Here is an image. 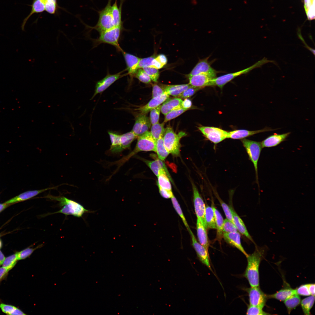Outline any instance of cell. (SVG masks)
I'll return each instance as SVG.
<instances>
[{"instance_id": "cell-30", "label": "cell", "mask_w": 315, "mask_h": 315, "mask_svg": "<svg viewBox=\"0 0 315 315\" xmlns=\"http://www.w3.org/2000/svg\"><path fill=\"white\" fill-rule=\"evenodd\" d=\"M191 85L188 84L165 85L163 88L165 92L170 96L176 97H178L185 90Z\"/></svg>"}, {"instance_id": "cell-43", "label": "cell", "mask_w": 315, "mask_h": 315, "mask_svg": "<svg viewBox=\"0 0 315 315\" xmlns=\"http://www.w3.org/2000/svg\"><path fill=\"white\" fill-rule=\"evenodd\" d=\"M187 110L181 107L169 112L165 116L163 123H165L173 119L182 114Z\"/></svg>"}, {"instance_id": "cell-40", "label": "cell", "mask_w": 315, "mask_h": 315, "mask_svg": "<svg viewBox=\"0 0 315 315\" xmlns=\"http://www.w3.org/2000/svg\"><path fill=\"white\" fill-rule=\"evenodd\" d=\"M0 308L4 313L8 315H25L21 310L12 305L0 304Z\"/></svg>"}, {"instance_id": "cell-42", "label": "cell", "mask_w": 315, "mask_h": 315, "mask_svg": "<svg viewBox=\"0 0 315 315\" xmlns=\"http://www.w3.org/2000/svg\"><path fill=\"white\" fill-rule=\"evenodd\" d=\"M17 253L5 258L2 267L10 270L16 264L18 260Z\"/></svg>"}, {"instance_id": "cell-58", "label": "cell", "mask_w": 315, "mask_h": 315, "mask_svg": "<svg viewBox=\"0 0 315 315\" xmlns=\"http://www.w3.org/2000/svg\"><path fill=\"white\" fill-rule=\"evenodd\" d=\"M157 59L163 66L166 64L167 60L166 56L163 54H160L156 57Z\"/></svg>"}, {"instance_id": "cell-15", "label": "cell", "mask_w": 315, "mask_h": 315, "mask_svg": "<svg viewBox=\"0 0 315 315\" xmlns=\"http://www.w3.org/2000/svg\"><path fill=\"white\" fill-rule=\"evenodd\" d=\"M188 231L191 238L192 245L199 259L202 263L213 272L210 262L208 250L197 241L190 229Z\"/></svg>"}, {"instance_id": "cell-13", "label": "cell", "mask_w": 315, "mask_h": 315, "mask_svg": "<svg viewBox=\"0 0 315 315\" xmlns=\"http://www.w3.org/2000/svg\"><path fill=\"white\" fill-rule=\"evenodd\" d=\"M210 56L200 60L190 72L187 75L189 77L200 74H205L214 78L216 77L217 74L219 72L213 68L209 61Z\"/></svg>"}, {"instance_id": "cell-51", "label": "cell", "mask_w": 315, "mask_h": 315, "mask_svg": "<svg viewBox=\"0 0 315 315\" xmlns=\"http://www.w3.org/2000/svg\"><path fill=\"white\" fill-rule=\"evenodd\" d=\"M247 315H264L270 314L263 311L262 309L260 307L249 305L246 312Z\"/></svg>"}, {"instance_id": "cell-38", "label": "cell", "mask_w": 315, "mask_h": 315, "mask_svg": "<svg viewBox=\"0 0 315 315\" xmlns=\"http://www.w3.org/2000/svg\"><path fill=\"white\" fill-rule=\"evenodd\" d=\"M164 123L163 122L162 123L158 122L152 125L150 132L153 137L156 140L160 136H163L165 131L164 127Z\"/></svg>"}, {"instance_id": "cell-21", "label": "cell", "mask_w": 315, "mask_h": 315, "mask_svg": "<svg viewBox=\"0 0 315 315\" xmlns=\"http://www.w3.org/2000/svg\"><path fill=\"white\" fill-rule=\"evenodd\" d=\"M223 237L227 243L237 248L246 257L248 256V254L245 251L242 246L241 241L240 235L238 231L229 233H223Z\"/></svg>"}, {"instance_id": "cell-24", "label": "cell", "mask_w": 315, "mask_h": 315, "mask_svg": "<svg viewBox=\"0 0 315 315\" xmlns=\"http://www.w3.org/2000/svg\"><path fill=\"white\" fill-rule=\"evenodd\" d=\"M139 159L144 162L150 168L153 173L157 177L158 175L159 171L161 169L164 170L167 173L170 180L172 182V179L167 169L166 166L162 161L159 159L154 160H148L139 157Z\"/></svg>"}, {"instance_id": "cell-55", "label": "cell", "mask_w": 315, "mask_h": 315, "mask_svg": "<svg viewBox=\"0 0 315 315\" xmlns=\"http://www.w3.org/2000/svg\"><path fill=\"white\" fill-rule=\"evenodd\" d=\"M165 93L163 88H162L157 84L153 85L152 97L154 98L162 95Z\"/></svg>"}, {"instance_id": "cell-23", "label": "cell", "mask_w": 315, "mask_h": 315, "mask_svg": "<svg viewBox=\"0 0 315 315\" xmlns=\"http://www.w3.org/2000/svg\"><path fill=\"white\" fill-rule=\"evenodd\" d=\"M57 187L48 188L38 190H29L24 192L6 202V204H10L18 202L25 201L31 198L46 190L56 189Z\"/></svg>"}, {"instance_id": "cell-25", "label": "cell", "mask_w": 315, "mask_h": 315, "mask_svg": "<svg viewBox=\"0 0 315 315\" xmlns=\"http://www.w3.org/2000/svg\"><path fill=\"white\" fill-rule=\"evenodd\" d=\"M197 234L199 243L208 250L209 246L206 229L201 221L197 218L196 223Z\"/></svg>"}, {"instance_id": "cell-36", "label": "cell", "mask_w": 315, "mask_h": 315, "mask_svg": "<svg viewBox=\"0 0 315 315\" xmlns=\"http://www.w3.org/2000/svg\"><path fill=\"white\" fill-rule=\"evenodd\" d=\"M284 302L288 312L289 314L292 310L295 309L300 304L301 299L299 295L296 293L288 298Z\"/></svg>"}, {"instance_id": "cell-37", "label": "cell", "mask_w": 315, "mask_h": 315, "mask_svg": "<svg viewBox=\"0 0 315 315\" xmlns=\"http://www.w3.org/2000/svg\"><path fill=\"white\" fill-rule=\"evenodd\" d=\"M314 300V296L311 295L301 301V307L304 314H310V311L313 306Z\"/></svg>"}, {"instance_id": "cell-39", "label": "cell", "mask_w": 315, "mask_h": 315, "mask_svg": "<svg viewBox=\"0 0 315 315\" xmlns=\"http://www.w3.org/2000/svg\"><path fill=\"white\" fill-rule=\"evenodd\" d=\"M304 7L309 20L315 19V0H304Z\"/></svg>"}, {"instance_id": "cell-26", "label": "cell", "mask_w": 315, "mask_h": 315, "mask_svg": "<svg viewBox=\"0 0 315 315\" xmlns=\"http://www.w3.org/2000/svg\"><path fill=\"white\" fill-rule=\"evenodd\" d=\"M45 0H33L32 4L30 5L32 7L31 12L23 20L21 28L22 31H24V26L29 18L34 13L43 12L45 10Z\"/></svg>"}, {"instance_id": "cell-2", "label": "cell", "mask_w": 315, "mask_h": 315, "mask_svg": "<svg viewBox=\"0 0 315 315\" xmlns=\"http://www.w3.org/2000/svg\"><path fill=\"white\" fill-rule=\"evenodd\" d=\"M45 197L59 201V206L61 207H62L60 210L49 213L47 215L62 213L66 215H71L80 218L82 217L85 213H91V211L86 209L80 203L64 196L55 197L49 194Z\"/></svg>"}, {"instance_id": "cell-32", "label": "cell", "mask_w": 315, "mask_h": 315, "mask_svg": "<svg viewBox=\"0 0 315 315\" xmlns=\"http://www.w3.org/2000/svg\"><path fill=\"white\" fill-rule=\"evenodd\" d=\"M204 217L206 229H216L215 216L212 206H207L206 207Z\"/></svg>"}, {"instance_id": "cell-10", "label": "cell", "mask_w": 315, "mask_h": 315, "mask_svg": "<svg viewBox=\"0 0 315 315\" xmlns=\"http://www.w3.org/2000/svg\"><path fill=\"white\" fill-rule=\"evenodd\" d=\"M204 136L214 144L227 138L228 132L213 127L201 126L198 127Z\"/></svg>"}, {"instance_id": "cell-34", "label": "cell", "mask_w": 315, "mask_h": 315, "mask_svg": "<svg viewBox=\"0 0 315 315\" xmlns=\"http://www.w3.org/2000/svg\"><path fill=\"white\" fill-rule=\"evenodd\" d=\"M163 137L160 136L156 140V152L159 159L162 161L166 158L169 154L164 145Z\"/></svg>"}, {"instance_id": "cell-56", "label": "cell", "mask_w": 315, "mask_h": 315, "mask_svg": "<svg viewBox=\"0 0 315 315\" xmlns=\"http://www.w3.org/2000/svg\"><path fill=\"white\" fill-rule=\"evenodd\" d=\"M159 192L163 197L168 199L171 197L173 195L172 191H170L164 189L158 186Z\"/></svg>"}, {"instance_id": "cell-54", "label": "cell", "mask_w": 315, "mask_h": 315, "mask_svg": "<svg viewBox=\"0 0 315 315\" xmlns=\"http://www.w3.org/2000/svg\"><path fill=\"white\" fill-rule=\"evenodd\" d=\"M295 290L297 294L299 295L304 296H309L311 295L307 284L302 285Z\"/></svg>"}, {"instance_id": "cell-35", "label": "cell", "mask_w": 315, "mask_h": 315, "mask_svg": "<svg viewBox=\"0 0 315 315\" xmlns=\"http://www.w3.org/2000/svg\"><path fill=\"white\" fill-rule=\"evenodd\" d=\"M214 211L216 229H217V239L220 240L223 237V228L224 220L220 212L214 206H213Z\"/></svg>"}, {"instance_id": "cell-53", "label": "cell", "mask_w": 315, "mask_h": 315, "mask_svg": "<svg viewBox=\"0 0 315 315\" xmlns=\"http://www.w3.org/2000/svg\"><path fill=\"white\" fill-rule=\"evenodd\" d=\"M155 57L154 55L146 58H140L138 68L142 69L145 67H151L152 61Z\"/></svg>"}, {"instance_id": "cell-14", "label": "cell", "mask_w": 315, "mask_h": 315, "mask_svg": "<svg viewBox=\"0 0 315 315\" xmlns=\"http://www.w3.org/2000/svg\"><path fill=\"white\" fill-rule=\"evenodd\" d=\"M192 184L195 213L197 218L201 221L206 227L204 217L205 205L197 187L193 182L192 183Z\"/></svg>"}, {"instance_id": "cell-7", "label": "cell", "mask_w": 315, "mask_h": 315, "mask_svg": "<svg viewBox=\"0 0 315 315\" xmlns=\"http://www.w3.org/2000/svg\"><path fill=\"white\" fill-rule=\"evenodd\" d=\"M269 62L275 63V61L268 60L264 57L262 60L258 61L253 65L244 69L237 72L228 73L214 78L212 81V86H217L221 89L227 83L235 78L242 75L246 74L252 69L260 67L263 64Z\"/></svg>"}, {"instance_id": "cell-45", "label": "cell", "mask_w": 315, "mask_h": 315, "mask_svg": "<svg viewBox=\"0 0 315 315\" xmlns=\"http://www.w3.org/2000/svg\"><path fill=\"white\" fill-rule=\"evenodd\" d=\"M42 245V244L39 245L35 248L28 247L20 252H17L18 260L24 259L29 257L34 251L41 247Z\"/></svg>"}, {"instance_id": "cell-62", "label": "cell", "mask_w": 315, "mask_h": 315, "mask_svg": "<svg viewBox=\"0 0 315 315\" xmlns=\"http://www.w3.org/2000/svg\"><path fill=\"white\" fill-rule=\"evenodd\" d=\"M5 258L4 254L0 250V266L2 265Z\"/></svg>"}, {"instance_id": "cell-12", "label": "cell", "mask_w": 315, "mask_h": 315, "mask_svg": "<svg viewBox=\"0 0 315 315\" xmlns=\"http://www.w3.org/2000/svg\"><path fill=\"white\" fill-rule=\"evenodd\" d=\"M249 305L257 306L263 308L265 306L267 295L265 294L259 286L251 287L248 290Z\"/></svg>"}, {"instance_id": "cell-57", "label": "cell", "mask_w": 315, "mask_h": 315, "mask_svg": "<svg viewBox=\"0 0 315 315\" xmlns=\"http://www.w3.org/2000/svg\"><path fill=\"white\" fill-rule=\"evenodd\" d=\"M192 103L191 101L188 98L185 99L184 100H182L181 104V106L183 108L188 110L191 107Z\"/></svg>"}, {"instance_id": "cell-48", "label": "cell", "mask_w": 315, "mask_h": 315, "mask_svg": "<svg viewBox=\"0 0 315 315\" xmlns=\"http://www.w3.org/2000/svg\"><path fill=\"white\" fill-rule=\"evenodd\" d=\"M142 69L149 76L153 81L157 82L159 76V72L158 69L155 68L147 67Z\"/></svg>"}, {"instance_id": "cell-31", "label": "cell", "mask_w": 315, "mask_h": 315, "mask_svg": "<svg viewBox=\"0 0 315 315\" xmlns=\"http://www.w3.org/2000/svg\"><path fill=\"white\" fill-rule=\"evenodd\" d=\"M297 293L295 289L289 287L283 288L275 293L268 295V298H274L280 301H284L293 295Z\"/></svg>"}, {"instance_id": "cell-52", "label": "cell", "mask_w": 315, "mask_h": 315, "mask_svg": "<svg viewBox=\"0 0 315 315\" xmlns=\"http://www.w3.org/2000/svg\"><path fill=\"white\" fill-rule=\"evenodd\" d=\"M201 89L192 86L188 88L183 91L178 97L181 99H186L193 96L197 92Z\"/></svg>"}, {"instance_id": "cell-16", "label": "cell", "mask_w": 315, "mask_h": 315, "mask_svg": "<svg viewBox=\"0 0 315 315\" xmlns=\"http://www.w3.org/2000/svg\"><path fill=\"white\" fill-rule=\"evenodd\" d=\"M151 125L149 118L146 114H139L136 117L132 131L138 137L148 131Z\"/></svg>"}, {"instance_id": "cell-28", "label": "cell", "mask_w": 315, "mask_h": 315, "mask_svg": "<svg viewBox=\"0 0 315 315\" xmlns=\"http://www.w3.org/2000/svg\"><path fill=\"white\" fill-rule=\"evenodd\" d=\"M233 222L237 230L248 239L254 243V241L249 233L247 228L242 220L232 209H231Z\"/></svg>"}, {"instance_id": "cell-22", "label": "cell", "mask_w": 315, "mask_h": 315, "mask_svg": "<svg viewBox=\"0 0 315 315\" xmlns=\"http://www.w3.org/2000/svg\"><path fill=\"white\" fill-rule=\"evenodd\" d=\"M290 133V132L281 134L275 133L269 136L261 142L262 148L276 146L286 140Z\"/></svg>"}, {"instance_id": "cell-18", "label": "cell", "mask_w": 315, "mask_h": 315, "mask_svg": "<svg viewBox=\"0 0 315 315\" xmlns=\"http://www.w3.org/2000/svg\"><path fill=\"white\" fill-rule=\"evenodd\" d=\"M121 52L126 64L125 69L127 71V75H129L130 79H132L134 77L136 72L139 69L138 65L140 58L123 50Z\"/></svg>"}, {"instance_id": "cell-5", "label": "cell", "mask_w": 315, "mask_h": 315, "mask_svg": "<svg viewBox=\"0 0 315 315\" xmlns=\"http://www.w3.org/2000/svg\"><path fill=\"white\" fill-rule=\"evenodd\" d=\"M186 135V133L183 131L176 134L170 127H168L165 129L163 141L165 148L169 153L175 156L179 155L181 147L180 139Z\"/></svg>"}, {"instance_id": "cell-3", "label": "cell", "mask_w": 315, "mask_h": 315, "mask_svg": "<svg viewBox=\"0 0 315 315\" xmlns=\"http://www.w3.org/2000/svg\"><path fill=\"white\" fill-rule=\"evenodd\" d=\"M156 140L153 137L150 132L148 131L137 137V141L134 149L128 155L115 162L118 167L128 160L130 158L141 151H153L156 152Z\"/></svg>"}, {"instance_id": "cell-33", "label": "cell", "mask_w": 315, "mask_h": 315, "mask_svg": "<svg viewBox=\"0 0 315 315\" xmlns=\"http://www.w3.org/2000/svg\"><path fill=\"white\" fill-rule=\"evenodd\" d=\"M157 177L158 186L164 189L172 191L170 179L164 170L161 169L160 170Z\"/></svg>"}, {"instance_id": "cell-29", "label": "cell", "mask_w": 315, "mask_h": 315, "mask_svg": "<svg viewBox=\"0 0 315 315\" xmlns=\"http://www.w3.org/2000/svg\"><path fill=\"white\" fill-rule=\"evenodd\" d=\"M124 0H120L119 7L117 4V0L111 6V10L114 25L115 27L123 26L122 20V8Z\"/></svg>"}, {"instance_id": "cell-8", "label": "cell", "mask_w": 315, "mask_h": 315, "mask_svg": "<svg viewBox=\"0 0 315 315\" xmlns=\"http://www.w3.org/2000/svg\"><path fill=\"white\" fill-rule=\"evenodd\" d=\"M243 146L252 162L255 172L256 183L259 187L258 174V162L262 150L261 142L244 138L241 139Z\"/></svg>"}, {"instance_id": "cell-9", "label": "cell", "mask_w": 315, "mask_h": 315, "mask_svg": "<svg viewBox=\"0 0 315 315\" xmlns=\"http://www.w3.org/2000/svg\"><path fill=\"white\" fill-rule=\"evenodd\" d=\"M112 0H108L106 6L98 11L99 17L97 24L93 27H90L89 28L95 29L100 33L116 27L111 10Z\"/></svg>"}, {"instance_id": "cell-61", "label": "cell", "mask_w": 315, "mask_h": 315, "mask_svg": "<svg viewBox=\"0 0 315 315\" xmlns=\"http://www.w3.org/2000/svg\"><path fill=\"white\" fill-rule=\"evenodd\" d=\"M307 284L311 295L315 296V284Z\"/></svg>"}, {"instance_id": "cell-6", "label": "cell", "mask_w": 315, "mask_h": 315, "mask_svg": "<svg viewBox=\"0 0 315 315\" xmlns=\"http://www.w3.org/2000/svg\"><path fill=\"white\" fill-rule=\"evenodd\" d=\"M123 30V26H121L99 33V37L93 40L94 46L106 43L114 46L118 51L122 52L123 50L120 46L119 40Z\"/></svg>"}, {"instance_id": "cell-41", "label": "cell", "mask_w": 315, "mask_h": 315, "mask_svg": "<svg viewBox=\"0 0 315 315\" xmlns=\"http://www.w3.org/2000/svg\"><path fill=\"white\" fill-rule=\"evenodd\" d=\"M171 198L174 207L181 219L184 225L188 231L190 228L177 200L174 195H173Z\"/></svg>"}, {"instance_id": "cell-17", "label": "cell", "mask_w": 315, "mask_h": 315, "mask_svg": "<svg viewBox=\"0 0 315 315\" xmlns=\"http://www.w3.org/2000/svg\"><path fill=\"white\" fill-rule=\"evenodd\" d=\"M189 84L192 86L202 89L212 86L213 80L215 78L205 74H200L188 77Z\"/></svg>"}, {"instance_id": "cell-1", "label": "cell", "mask_w": 315, "mask_h": 315, "mask_svg": "<svg viewBox=\"0 0 315 315\" xmlns=\"http://www.w3.org/2000/svg\"><path fill=\"white\" fill-rule=\"evenodd\" d=\"M266 247L256 246L254 251L246 257L247 264L244 276L247 279L251 287L259 285V267L264 255Z\"/></svg>"}, {"instance_id": "cell-19", "label": "cell", "mask_w": 315, "mask_h": 315, "mask_svg": "<svg viewBox=\"0 0 315 315\" xmlns=\"http://www.w3.org/2000/svg\"><path fill=\"white\" fill-rule=\"evenodd\" d=\"M166 93L152 98L146 104L136 109L140 114H146L152 109L156 108L163 103L169 97Z\"/></svg>"}, {"instance_id": "cell-44", "label": "cell", "mask_w": 315, "mask_h": 315, "mask_svg": "<svg viewBox=\"0 0 315 315\" xmlns=\"http://www.w3.org/2000/svg\"><path fill=\"white\" fill-rule=\"evenodd\" d=\"M134 77L138 79L140 81L146 84L149 83L151 82L150 77L142 68H139L137 70Z\"/></svg>"}, {"instance_id": "cell-59", "label": "cell", "mask_w": 315, "mask_h": 315, "mask_svg": "<svg viewBox=\"0 0 315 315\" xmlns=\"http://www.w3.org/2000/svg\"><path fill=\"white\" fill-rule=\"evenodd\" d=\"M163 66L156 58L153 60L151 67L158 69L162 68Z\"/></svg>"}, {"instance_id": "cell-50", "label": "cell", "mask_w": 315, "mask_h": 315, "mask_svg": "<svg viewBox=\"0 0 315 315\" xmlns=\"http://www.w3.org/2000/svg\"><path fill=\"white\" fill-rule=\"evenodd\" d=\"M238 230L233 223L227 218L224 220L223 228V233H229L237 232Z\"/></svg>"}, {"instance_id": "cell-4", "label": "cell", "mask_w": 315, "mask_h": 315, "mask_svg": "<svg viewBox=\"0 0 315 315\" xmlns=\"http://www.w3.org/2000/svg\"><path fill=\"white\" fill-rule=\"evenodd\" d=\"M108 133L111 143L109 150L113 153L129 149L132 142L137 137L132 131L121 135L110 131Z\"/></svg>"}, {"instance_id": "cell-63", "label": "cell", "mask_w": 315, "mask_h": 315, "mask_svg": "<svg viewBox=\"0 0 315 315\" xmlns=\"http://www.w3.org/2000/svg\"><path fill=\"white\" fill-rule=\"evenodd\" d=\"M9 204H0V212L6 208Z\"/></svg>"}, {"instance_id": "cell-49", "label": "cell", "mask_w": 315, "mask_h": 315, "mask_svg": "<svg viewBox=\"0 0 315 315\" xmlns=\"http://www.w3.org/2000/svg\"><path fill=\"white\" fill-rule=\"evenodd\" d=\"M161 105L155 108L150 111V119L151 125L159 122Z\"/></svg>"}, {"instance_id": "cell-20", "label": "cell", "mask_w": 315, "mask_h": 315, "mask_svg": "<svg viewBox=\"0 0 315 315\" xmlns=\"http://www.w3.org/2000/svg\"><path fill=\"white\" fill-rule=\"evenodd\" d=\"M276 129L265 127L264 128L255 131H249L245 130H239L228 132L227 138L233 139H242L247 137L261 132L272 131Z\"/></svg>"}, {"instance_id": "cell-27", "label": "cell", "mask_w": 315, "mask_h": 315, "mask_svg": "<svg viewBox=\"0 0 315 315\" xmlns=\"http://www.w3.org/2000/svg\"><path fill=\"white\" fill-rule=\"evenodd\" d=\"M182 100L179 98L167 99L161 105V111L164 116L174 109L181 107Z\"/></svg>"}, {"instance_id": "cell-46", "label": "cell", "mask_w": 315, "mask_h": 315, "mask_svg": "<svg viewBox=\"0 0 315 315\" xmlns=\"http://www.w3.org/2000/svg\"><path fill=\"white\" fill-rule=\"evenodd\" d=\"M58 8L57 0H45V10L48 13L54 14Z\"/></svg>"}, {"instance_id": "cell-11", "label": "cell", "mask_w": 315, "mask_h": 315, "mask_svg": "<svg viewBox=\"0 0 315 315\" xmlns=\"http://www.w3.org/2000/svg\"><path fill=\"white\" fill-rule=\"evenodd\" d=\"M125 70L114 74H111L108 73L104 78L97 81L96 84L94 92L92 99L94 98L97 94L104 92L117 80L127 75V73L123 74V72Z\"/></svg>"}, {"instance_id": "cell-47", "label": "cell", "mask_w": 315, "mask_h": 315, "mask_svg": "<svg viewBox=\"0 0 315 315\" xmlns=\"http://www.w3.org/2000/svg\"><path fill=\"white\" fill-rule=\"evenodd\" d=\"M216 196L219 202L222 209L224 211L225 215L227 218L233 222L232 215V209L227 204L225 203L219 197L218 195L216 194Z\"/></svg>"}, {"instance_id": "cell-64", "label": "cell", "mask_w": 315, "mask_h": 315, "mask_svg": "<svg viewBox=\"0 0 315 315\" xmlns=\"http://www.w3.org/2000/svg\"><path fill=\"white\" fill-rule=\"evenodd\" d=\"M1 246H2V243H1V241L0 240V249L1 248Z\"/></svg>"}, {"instance_id": "cell-60", "label": "cell", "mask_w": 315, "mask_h": 315, "mask_svg": "<svg viewBox=\"0 0 315 315\" xmlns=\"http://www.w3.org/2000/svg\"><path fill=\"white\" fill-rule=\"evenodd\" d=\"M9 270L3 267H0V280L6 274Z\"/></svg>"}]
</instances>
